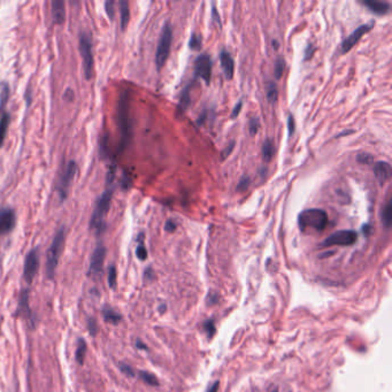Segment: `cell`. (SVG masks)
<instances>
[{"label":"cell","mask_w":392,"mask_h":392,"mask_svg":"<svg viewBox=\"0 0 392 392\" xmlns=\"http://www.w3.org/2000/svg\"><path fill=\"white\" fill-rule=\"evenodd\" d=\"M130 98H129L128 91H123L120 94L118 103V126L121 133V145L120 148L124 149L130 139Z\"/></svg>","instance_id":"obj_1"},{"label":"cell","mask_w":392,"mask_h":392,"mask_svg":"<svg viewBox=\"0 0 392 392\" xmlns=\"http://www.w3.org/2000/svg\"><path fill=\"white\" fill-rule=\"evenodd\" d=\"M298 222L302 231H306L308 229L322 231L328 224V214L323 210L311 208V210H306L300 213Z\"/></svg>","instance_id":"obj_2"},{"label":"cell","mask_w":392,"mask_h":392,"mask_svg":"<svg viewBox=\"0 0 392 392\" xmlns=\"http://www.w3.org/2000/svg\"><path fill=\"white\" fill-rule=\"evenodd\" d=\"M65 248V230L61 228L59 231L56 233L54 239L50 246L46 257V275L50 279L54 278L56 275L57 267L59 265L60 257Z\"/></svg>","instance_id":"obj_3"},{"label":"cell","mask_w":392,"mask_h":392,"mask_svg":"<svg viewBox=\"0 0 392 392\" xmlns=\"http://www.w3.org/2000/svg\"><path fill=\"white\" fill-rule=\"evenodd\" d=\"M112 195H113L112 190L105 191L100 195L97 205L94 207L92 218H91V228L97 233L103 232L105 229V219L111 207Z\"/></svg>","instance_id":"obj_4"},{"label":"cell","mask_w":392,"mask_h":392,"mask_svg":"<svg viewBox=\"0 0 392 392\" xmlns=\"http://www.w3.org/2000/svg\"><path fill=\"white\" fill-rule=\"evenodd\" d=\"M172 37H173V30L169 23H166L164 29H162L161 37L158 44L157 48V56H156V62L158 69H161L165 66L167 59H168L169 53H170V46H172Z\"/></svg>","instance_id":"obj_5"},{"label":"cell","mask_w":392,"mask_h":392,"mask_svg":"<svg viewBox=\"0 0 392 392\" xmlns=\"http://www.w3.org/2000/svg\"><path fill=\"white\" fill-rule=\"evenodd\" d=\"M80 52L83 60V70L86 80H90L93 75V53H92V41L85 33H82L80 37Z\"/></svg>","instance_id":"obj_6"},{"label":"cell","mask_w":392,"mask_h":392,"mask_svg":"<svg viewBox=\"0 0 392 392\" xmlns=\"http://www.w3.org/2000/svg\"><path fill=\"white\" fill-rule=\"evenodd\" d=\"M358 233L353 230H339L333 232L323 241V246H350L356 243Z\"/></svg>","instance_id":"obj_7"},{"label":"cell","mask_w":392,"mask_h":392,"mask_svg":"<svg viewBox=\"0 0 392 392\" xmlns=\"http://www.w3.org/2000/svg\"><path fill=\"white\" fill-rule=\"evenodd\" d=\"M38 267H39V256L38 253H37V250L33 249L27 254L26 261H24L23 275H24V279H26L28 283H31L33 281L37 272H38Z\"/></svg>","instance_id":"obj_8"},{"label":"cell","mask_w":392,"mask_h":392,"mask_svg":"<svg viewBox=\"0 0 392 392\" xmlns=\"http://www.w3.org/2000/svg\"><path fill=\"white\" fill-rule=\"evenodd\" d=\"M194 72L198 77L206 82V84H210L212 77V60L208 54H202L197 58Z\"/></svg>","instance_id":"obj_9"},{"label":"cell","mask_w":392,"mask_h":392,"mask_svg":"<svg viewBox=\"0 0 392 392\" xmlns=\"http://www.w3.org/2000/svg\"><path fill=\"white\" fill-rule=\"evenodd\" d=\"M372 28H373V23L362 24V26H360L359 28H357L356 30L351 33V35H350L349 37H346V38L343 40V43H341V52L343 53L349 52L350 50H351L354 45H356L358 41L360 40L361 37L364 36L365 33L368 32Z\"/></svg>","instance_id":"obj_10"},{"label":"cell","mask_w":392,"mask_h":392,"mask_svg":"<svg viewBox=\"0 0 392 392\" xmlns=\"http://www.w3.org/2000/svg\"><path fill=\"white\" fill-rule=\"evenodd\" d=\"M77 173V166L74 161H70L68 165H67V168L65 170V174L62 175L61 180H60V184L58 186V190H59L60 195L62 199H65L67 195V191H68V187L70 186V183L74 180V176Z\"/></svg>","instance_id":"obj_11"},{"label":"cell","mask_w":392,"mask_h":392,"mask_svg":"<svg viewBox=\"0 0 392 392\" xmlns=\"http://www.w3.org/2000/svg\"><path fill=\"white\" fill-rule=\"evenodd\" d=\"M106 257V249L103 245L97 246V249L93 251L92 258H91V264H90V274L93 275H100L103 272L104 261H105Z\"/></svg>","instance_id":"obj_12"},{"label":"cell","mask_w":392,"mask_h":392,"mask_svg":"<svg viewBox=\"0 0 392 392\" xmlns=\"http://www.w3.org/2000/svg\"><path fill=\"white\" fill-rule=\"evenodd\" d=\"M15 221V213L12 208L0 210V235H6L13 230Z\"/></svg>","instance_id":"obj_13"},{"label":"cell","mask_w":392,"mask_h":392,"mask_svg":"<svg viewBox=\"0 0 392 392\" xmlns=\"http://www.w3.org/2000/svg\"><path fill=\"white\" fill-rule=\"evenodd\" d=\"M374 174L376 176L377 181L379 182V184H384V183L389 180L392 175V170H391V166L389 162L385 161H378L374 165Z\"/></svg>","instance_id":"obj_14"},{"label":"cell","mask_w":392,"mask_h":392,"mask_svg":"<svg viewBox=\"0 0 392 392\" xmlns=\"http://www.w3.org/2000/svg\"><path fill=\"white\" fill-rule=\"evenodd\" d=\"M220 59L224 75H226L228 80H230L233 76V72H235V62H233L232 57L230 56V53H228L227 51H222L221 52Z\"/></svg>","instance_id":"obj_15"},{"label":"cell","mask_w":392,"mask_h":392,"mask_svg":"<svg viewBox=\"0 0 392 392\" xmlns=\"http://www.w3.org/2000/svg\"><path fill=\"white\" fill-rule=\"evenodd\" d=\"M52 18L53 22L57 24H62L66 20V10L65 3L54 0L52 2Z\"/></svg>","instance_id":"obj_16"},{"label":"cell","mask_w":392,"mask_h":392,"mask_svg":"<svg viewBox=\"0 0 392 392\" xmlns=\"http://www.w3.org/2000/svg\"><path fill=\"white\" fill-rule=\"evenodd\" d=\"M362 4L368 7L370 11L374 12L375 14H378V15H384L390 10L389 4L383 3V2H376V0H365V2H362Z\"/></svg>","instance_id":"obj_17"},{"label":"cell","mask_w":392,"mask_h":392,"mask_svg":"<svg viewBox=\"0 0 392 392\" xmlns=\"http://www.w3.org/2000/svg\"><path fill=\"white\" fill-rule=\"evenodd\" d=\"M19 312L20 314L27 316V319L30 320V308H29V292L28 290L22 291L20 295V303H19Z\"/></svg>","instance_id":"obj_18"},{"label":"cell","mask_w":392,"mask_h":392,"mask_svg":"<svg viewBox=\"0 0 392 392\" xmlns=\"http://www.w3.org/2000/svg\"><path fill=\"white\" fill-rule=\"evenodd\" d=\"M103 316H104V320H105L106 322L112 323V324H118L120 321L122 320V315H121L120 313L116 312L115 310H113V308H110V307L104 308Z\"/></svg>","instance_id":"obj_19"},{"label":"cell","mask_w":392,"mask_h":392,"mask_svg":"<svg viewBox=\"0 0 392 392\" xmlns=\"http://www.w3.org/2000/svg\"><path fill=\"white\" fill-rule=\"evenodd\" d=\"M120 12H121V28L122 30L127 28L129 19H130V10H129V4L126 0L120 2Z\"/></svg>","instance_id":"obj_20"},{"label":"cell","mask_w":392,"mask_h":392,"mask_svg":"<svg viewBox=\"0 0 392 392\" xmlns=\"http://www.w3.org/2000/svg\"><path fill=\"white\" fill-rule=\"evenodd\" d=\"M85 353H86V343H85L84 339L80 338L77 341L76 351H75V359H76L78 365L84 364Z\"/></svg>","instance_id":"obj_21"},{"label":"cell","mask_w":392,"mask_h":392,"mask_svg":"<svg viewBox=\"0 0 392 392\" xmlns=\"http://www.w3.org/2000/svg\"><path fill=\"white\" fill-rule=\"evenodd\" d=\"M381 219H382L383 226H384L385 228H390L391 221H392V202L391 200H389V202L386 203V205L383 207Z\"/></svg>","instance_id":"obj_22"},{"label":"cell","mask_w":392,"mask_h":392,"mask_svg":"<svg viewBox=\"0 0 392 392\" xmlns=\"http://www.w3.org/2000/svg\"><path fill=\"white\" fill-rule=\"evenodd\" d=\"M10 121H11V118L8 113L3 114L2 118H0V146H3L4 140H5L7 129H8V126H10Z\"/></svg>","instance_id":"obj_23"},{"label":"cell","mask_w":392,"mask_h":392,"mask_svg":"<svg viewBox=\"0 0 392 392\" xmlns=\"http://www.w3.org/2000/svg\"><path fill=\"white\" fill-rule=\"evenodd\" d=\"M274 154V144L270 139H266L262 145V158L266 162L272 160Z\"/></svg>","instance_id":"obj_24"},{"label":"cell","mask_w":392,"mask_h":392,"mask_svg":"<svg viewBox=\"0 0 392 392\" xmlns=\"http://www.w3.org/2000/svg\"><path fill=\"white\" fill-rule=\"evenodd\" d=\"M277 97H278V90L276 84L273 82H269L268 85H267V98H268L270 104H275L277 102Z\"/></svg>","instance_id":"obj_25"},{"label":"cell","mask_w":392,"mask_h":392,"mask_svg":"<svg viewBox=\"0 0 392 392\" xmlns=\"http://www.w3.org/2000/svg\"><path fill=\"white\" fill-rule=\"evenodd\" d=\"M190 105V92H189V87L183 91V93L181 95L180 99V105H178V110L180 112H185V110Z\"/></svg>","instance_id":"obj_26"},{"label":"cell","mask_w":392,"mask_h":392,"mask_svg":"<svg viewBox=\"0 0 392 392\" xmlns=\"http://www.w3.org/2000/svg\"><path fill=\"white\" fill-rule=\"evenodd\" d=\"M139 375H140V378L143 379L145 383H148L149 385H152V386L159 385V381H158V378L154 376L153 374L149 372H140Z\"/></svg>","instance_id":"obj_27"},{"label":"cell","mask_w":392,"mask_h":392,"mask_svg":"<svg viewBox=\"0 0 392 392\" xmlns=\"http://www.w3.org/2000/svg\"><path fill=\"white\" fill-rule=\"evenodd\" d=\"M284 68H285V61L284 59H282V58H278V59L275 61V67H274V74H275V77L277 78H281L282 75H283V72H284Z\"/></svg>","instance_id":"obj_28"},{"label":"cell","mask_w":392,"mask_h":392,"mask_svg":"<svg viewBox=\"0 0 392 392\" xmlns=\"http://www.w3.org/2000/svg\"><path fill=\"white\" fill-rule=\"evenodd\" d=\"M189 46L191 50H193V51H198V50L202 47V37L193 33L189 41Z\"/></svg>","instance_id":"obj_29"},{"label":"cell","mask_w":392,"mask_h":392,"mask_svg":"<svg viewBox=\"0 0 392 392\" xmlns=\"http://www.w3.org/2000/svg\"><path fill=\"white\" fill-rule=\"evenodd\" d=\"M108 284L112 289H115L116 286V269L114 266L110 267V272H108Z\"/></svg>","instance_id":"obj_30"},{"label":"cell","mask_w":392,"mask_h":392,"mask_svg":"<svg viewBox=\"0 0 392 392\" xmlns=\"http://www.w3.org/2000/svg\"><path fill=\"white\" fill-rule=\"evenodd\" d=\"M204 328H205V330L207 332V335L210 337H213L214 336V333L216 331V328H215V323L213 320H208L206 321L205 323H204Z\"/></svg>","instance_id":"obj_31"},{"label":"cell","mask_w":392,"mask_h":392,"mask_svg":"<svg viewBox=\"0 0 392 392\" xmlns=\"http://www.w3.org/2000/svg\"><path fill=\"white\" fill-rule=\"evenodd\" d=\"M136 256H137V258H138V259L141 260V261L146 260V258H148V251H146V249H145V246L143 245V243H140L138 246H137Z\"/></svg>","instance_id":"obj_32"},{"label":"cell","mask_w":392,"mask_h":392,"mask_svg":"<svg viewBox=\"0 0 392 392\" xmlns=\"http://www.w3.org/2000/svg\"><path fill=\"white\" fill-rule=\"evenodd\" d=\"M250 182H251V180H250L249 176H243V177H241L239 183H238V185H237V191H239V192H243V191H245L249 187Z\"/></svg>","instance_id":"obj_33"},{"label":"cell","mask_w":392,"mask_h":392,"mask_svg":"<svg viewBox=\"0 0 392 392\" xmlns=\"http://www.w3.org/2000/svg\"><path fill=\"white\" fill-rule=\"evenodd\" d=\"M87 328H89V331L91 333V336H95L98 332V323L93 318H91L87 320Z\"/></svg>","instance_id":"obj_34"},{"label":"cell","mask_w":392,"mask_h":392,"mask_svg":"<svg viewBox=\"0 0 392 392\" xmlns=\"http://www.w3.org/2000/svg\"><path fill=\"white\" fill-rule=\"evenodd\" d=\"M260 127V122L258 119H252L251 121H250V133L251 135H256V133L258 132V129H259Z\"/></svg>","instance_id":"obj_35"},{"label":"cell","mask_w":392,"mask_h":392,"mask_svg":"<svg viewBox=\"0 0 392 392\" xmlns=\"http://www.w3.org/2000/svg\"><path fill=\"white\" fill-rule=\"evenodd\" d=\"M374 157L370 156V154H360L359 157H358V160H359V162H361V164H370V162L373 161Z\"/></svg>","instance_id":"obj_36"},{"label":"cell","mask_w":392,"mask_h":392,"mask_svg":"<svg viewBox=\"0 0 392 392\" xmlns=\"http://www.w3.org/2000/svg\"><path fill=\"white\" fill-rule=\"evenodd\" d=\"M105 7H106L107 15L110 16V19L112 20L114 18V3L113 2H106Z\"/></svg>","instance_id":"obj_37"},{"label":"cell","mask_w":392,"mask_h":392,"mask_svg":"<svg viewBox=\"0 0 392 392\" xmlns=\"http://www.w3.org/2000/svg\"><path fill=\"white\" fill-rule=\"evenodd\" d=\"M176 223H175V221H173V220H168V221H167V222H166V226H165V229H166V231H168V232H174L175 230H176Z\"/></svg>","instance_id":"obj_38"},{"label":"cell","mask_w":392,"mask_h":392,"mask_svg":"<svg viewBox=\"0 0 392 392\" xmlns=\"http://www.w3.org/2000/svg\"><path fill=\"white\" fill-rule=\"evenodd\" d=\"M120 368H121V370H122L124 374H127L128 376H133V375H135V373H133V370H132V368H131L130 366L121 364L120 365Z\"/></svg>","instance_id":"obj_39"},{"label":"cell","mask_w":392,"mask_h":392,"mask_svg":"<svg viewBox=\"0 0 392 392\" xmlns=\"http://www.w3.org/2000/svg\"><path fill=\"white\" fill-rule=\"evenodd\" d=\"M287 128H289V135H293L295 132V119L292 115L289 116V120H287Z\"/></svg>","instance_id":"obj_40"},{"label":"cell","mask_w":392,"mask_h":392,"mask_svg":"<svg viewBox=\"0 0 392 392\" xmlns=\"http://www.w3.org/2000/svg\"><path fill=\"white\" fill-rule=\"evenodd\" d=\"M241 106H243V103L239 102L238 104H237V106H235V108H233V111H232V113H231V118H232V119H235L236 116H238Z\"/></svg>","instance_id":"obj_41"},{"label":"cell","mask_w":392,"mask_h":392,"mask_svg":"<svg viewBox=\"0 0 392 392\" xmlns=\"http://www.w3.org/2000/svg\"><path fill=\"white\" fill-rule=\"evenodd\" d=\"M233 146H235V141H231V143L229 144V146H228L226 150H224V152L222 153V158H223V159H224V158H227V157L229 156V154L231 153V151L233 150Z\"/></svg>","instance_id":"obj_42"},{"label":"cell","mask_w":392,"mask_h":392,"mask_svg":"<svg viewBox=\"0 0 392 392\" xmlns=\"http://www.w3.org/2000/svg\"><path fill=\"white\" fill-rule=\"evenodd\" d=\"M219 386H220V383H219V381H216V382H214V384H213L210 389L207 390V392H218Z\"/></svg>","instance_id":"obj_43"},{"label":"cell","mask_w":392,"mask_h":392,"mask_svg":"<svg viewBox=\"0 0 392 392\" xmlns=\"http://www.w3.org/2000/svg\"><path fill=\"white\" fill-rule=\"evenodd\" d=\"M205 119H206V113H204L197 121V123L199 124V126H202V124L204 123V121H205Z\"/></svg>","instance_id":"obj_44"},{"label":"cell","mask_w":392,"mask_h":392,"mask_svg":"<svg viewBox=\"0 0 392 392\" xmlns=\"http://www.w3.org/2000/svg\"><path fill=\"white\" fill-rule=\"evenodd\" d=\"M137 348H138V349H143V350H146V346H145V344L141 343L140 340H137Z\"/></svg>","instance_id":"obj_45"},{"label":"cell","mask_w":392,"mask_h":392,"mask_svg":"<svg viewBox=\"0 0 392 392\" xmlns=\"http://www.w3.org/2000/svg\"><path fill=\"white\" fill-rule=\"evenodd\" d=\"M273 392H277V390H274V391H273Z\"/></svg>","instance_id":"obj_46"}]
</instances>
